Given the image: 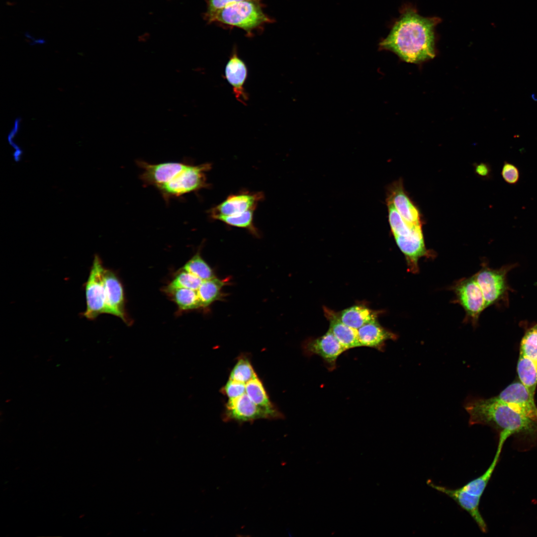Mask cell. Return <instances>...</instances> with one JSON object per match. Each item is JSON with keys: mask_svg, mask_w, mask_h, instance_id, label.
Here are the masks:
<instances>
[{"mask_svg": "<svg viewBox=\"0 0 537 537\" xmlns=\"http://www.w3.org/2000/svg\"><path fill=\"white\" fill-rule=\"evenodd\" d=\"M475 172L477 175L485 177L489 174V168L486 164L481 163L476 167Z\"/></svg>", "mask_w": 537, "mask_h": 537, "instance_id": "d6a6232c", "label": "cell"}, {"mask_svg": "<svg viewBox=\"0 0 537 537\" xmlns=\"http://www.w3.org/2000/svg\"><path fill=\"white\" fill-rule=\"evenodd\" d=\"M428 484L435 490L442 492L454 500L461 508L465 510L476 522L483 533L487 532V525L479 511L480 496L472 494L462 489H452L437 485L431 481Z\"/></svg>", "mask_w": 537, "mask_h": 537, "instance_id": "4fadbf2b", "label": "cell"}, {"mask_svg": "<svg viewBox=\"0 0 537 537\" xmlns=\"http://www.w3.org/2000/svg\"><path fill=\"white\" fill-rule=\"evenodd\" d=\"M282 418L277 409H268L254 403L246 393L235 399H228L225 405L223 419L226 421L252 422L260 419Z\"/></svg>", "mask_w": 537, "mask_h": 537, "instance_id": "52a82bcc", "label": "cell"}, {"mask_svg": "<svg viewBox=\"0 0 537 537\" xmlns=\"http://www.w3.org/2000/svg\"><path fill=\"white\" fill-rule=\"evenodd\" d=\"M304 348L307 354L319 356L333 367L338 357L347 351L329 330L322 336L306 342Z\"/></svg>", "mask_w": 537, "mask_h": 537, "instance_id": "5bb4252c", "label": "cell"}, {"mask_svg": "<svg viewBox=\"0 0 537 537\" xmlns=\"http://www.w3.org/2000/svg\"><path fill=\"white\" fill-rule=\"evenodd\" d=\"M227 282L216 277L203 280L197 290L201 307H207L218 300L221 295V289Z\"/></svg>", "mask_w": 537, "mask_h": 537, "instance_id": "7402d4cb", "label": "cell"}, {"mask_svg": "<svg viewBox=\"0 0 537 537\" xmlns=\"http://www.w3.org/2000/svg\"><path fill=\"white\" fill-rule=\"evenodd\" d=\"M229 399L236 398L246 392V384L229 379L221 389Z\"/></svg>", "mask_w": 537, "mask_h": 537, "instance_id": "f546056e", "label": "cell"}, {"mask_svg": "<svg viewBox=\"0 0 537 537\" xmlns=\"http://www.w3.org/2000/svg\"><path fill=\"white\" fill-rule=\"evenodd\" d=\"M257 377L250 359L242 356L238 358L232 369L229 379L246 384Z\"/></svg>", "mask_w": 537, "mask_h": 537, "instance_id": "d4e9b609", "label": "cell"}, {"mask_svg": "<svg viewBox=\"0 0 537 537\" xmlns=\"http://www.w3.org/2000/svg\"><path fill=\"white\" fill-rule=\"evenodd\" d=\"M358 339L361 346L381 349L384 342L394 340L395 334L382 327L376 320L358 329Z\"/></svg>", "mask_w": 537, "mask_h": 537, "instance_id": "e0dca14e", "label": "cell"}, {"mask_svg": "<svg viewBox=\"0 0 537 537\" xmlns=\"http://www.w3.org/2000/svg\"><path fill=\"white\" fill-rule=\"evenodd\" d=\"M166 291L179 307L182 310H191L201 307L197 290L184 288H167Z\"/></svg>", "mask_w": 537, "mask_h": 537, "instance_id": "603a6c76", "label": "cell"}, {"mask_svg": "<svg viewBox=\"0 0 537 537\" xmlns=\"http://www.w3.org/2000/svg\"><path fill=\"white\" fill-rule=\"evenodd\" d=\"M245 393L260 406L268 409L277 408L270 400L262 381L258 376L246 384Z\"/></svg>", "mask_w": 537, "mask_h": 537, "instance_id": "cb8c5ba5", "label": "cell"}, {"mask_svg": "<svg viewBox=\"0 0 537 537\" xmlns=\"http://www.w3.org/2000/svg\"><path fill=\"white\" fill-rule=\"evenodd\" d=\"M203 280L191 273L183 270L172 280L167 288H184L197 290Z\"/></svg>", "mask_w": 537, "mask_h": 537, "instance_id": "f1b7e54d", "label": "cell"}, {"mask_svg": "<svg viewBox=\"0 0 537 537\" xmlns=\"http://www.w3.org/2000/svg\"><path fill=\"white\" fill-rule=\"evenodd\" d=\"M496 398L520 414L537 422V407L534 396L520 381L509 385Z\"/></svg>", "mask_w": 537, "mask_h": 537, "instance_id": "30bf717a", "label": "cell"}, {"mask_svg": "<svg viewBox=\"0 0 537 537\" xmlns=\"http://www.w3.org/2000/svg\"><path fill=\"white\" fill-rule=\"evenodd\" d=\"M246 0H206L205 17L208 20L217 11L231 3Z\"/></svg>", "mask_w": 537, "mask_h": 537, "instance_id": "4dcf8cb0", "label": "cell"}, {"mask_svg": "<svg viewBox=\"0 0 537 537\" xmlns=\"http://www.w3.org/2000/svg\"><path fill=\"white\" fill-rule=\"evenodd\" d=\"M520 354L537 362V324L525 333L521 340Z\"/></svg>", "mask_w": 537, "mask_h": 537, "instance_id": "83f0119b", "label": "cell"}, {"mask_svg": "<svg viewBox=\"0 0 537 537\" xmlns=\"http://www.w3.org/2000/svg\"><path fill=\"white\" fill-rule=\"evenodd\" d=\"M325 312L330 322L329 330L347 350L361 346L357 329L344 323L335 313L327 309Z\"/></svg>", "mask_w": 537, "mask_h": 537, "instance_id": "ac0fdd59", "label": "cell"}, {"mask_svg": "<svg viewBox=\"0 0 537 537\" xmlns=\"http://www.w3.org/2000/svg\"><path fill=\"white\" fill-rule=\"evenodd\" d=\"M456 302L465 312L466 317L474 324L486 308L482 292L473 275L457 281L452 287Z\"/></svg>", "mask_w": 537, "mask_h": 537, "instance_id": "ba28073f", "label": "cell"}, {"mask_svg": "<svg viewBox=\"0 0 537 537\" xmlns=\"http://www.w3.org/2000/svg\"><path fill=\"white\" fill-rule=\"evenodd\" d=\"M247 68L244 62L238 56L234 49L225 67V76L231 85L236 98L245 104L248 95L244 88L247 77Z\"/></svg>", "mask_w": 537, "mask_h": 537, "instance_id": "2e32d148", "label": "cell"}, {"mask_svg": "<svg viewBox=\"0 0 537 537\" xmlns=\"http://www.w3.org/2000/svg\"><path fill=\"white\" fill-rule=\"evenodd\" d=\"M504 180L510 184L516 183L519 179V172L514 165L506 163L503 166L501 172Z\"/></svg>", "mask_w": 537, "mask_h": 537, "instance_id": "1f68e13d", "label": "cell"}, {"mask_svg": "<svg viewBox=\"0 0 537 537\" xmlns=\"http://www.w3.org/2000/svg\"><path fill=\"white\" fill-rule=\"evenodd\" d=\"M469 423L488 425L500 430V435L509 437L515 434L537 435V422L520 414L498 400L470 398L464 404Z\"/></svg>", "mask_w": 537, "mask_h": 537, "instance_id": "7a4b0ae2", "label": "cell"}, {"mask_svg": "<svg viewBox=\"0 0 537 537\" xmlns=\"http://www.w3.org/2000/svg\"><path fill=\"white\" fill-rule=\"evenodd\" d=\"M517 370L520 381L535 396L537 386V362L520 354Z\"/></svg>", "mask_w": 537, "mask_h": 537, "instance_id": "ffe728a7", "label": "cell"}, {"mask_svg": "<svg viewBox=\"0 0 537 537\" xmlns=\"http://www.w3.org/2000/svg\"><path fill=\"white\" fill-rule=\"evenodd\" d=\"M377 314L365 306L356 305L344 310L338 316L344 323L358 330L365 324L376 320Z\"/></svg>", "mask_w": 537, "mask_h": 537, "instance_id": "d6986e66", "label": "cell"}, {"mask_svg": "<svg viewBox=\"0 0 537 537\" xmlns=\"http://www.w3.org/2000/svg\"><path fill=\"white\" fill-rule=\"evenodd\" d=\"M211 167L210 163L195 165L187 163L181 170L158 190L168 203L172 198L206 188L208 186L207 173Z\"/></svg>", "mask_w": 537, "mask_h": 537, "instance_id": "5b68a950", "label": "cell"}, {"mask_svg": "<svg viewBox=\"0 0 537 537\" xmlns=\"http://www.w3.org/2000/svg\"><path fill=\"white\" fill-rule=\"evenodd\" d=\"M182 269L202 280L215 277L213 270L199 253L194 255L184 265Z\"/></svg>", "mask_w": 537, "mask_h": 537, "instance_id": "484cf974", "label": "cell"}, {"mask_svg": "<svg viewBox=\"0 0 537 537\" xmlns=\"http://www.w3.org/2000/svg\"><path fill=\"white\" fill-rule=\"evenodd\" d=\"M105 303V313L117 316L126 322L122 285L111 270L104 268L103 275Z\"/></svg>", "mask_w": 537, "mask_h": 537, "instance_id": "7c38bea8", "label": "cell"}, {"mask_svg": "<svg viewBox=\"0 0 537 537\" xmlns=\"http://www.w3.org/2000/svg\"><path fill=\"white\" fill-rule=\"evenodd\" d=\"M531 97L532 99H533V100L537 102V95L536 94H535V93H533L531 94Z\"/></svg>", "mask_w": 537, "mask_h": 537, "instance_id": "836d02e7", "label": "cell"}, {"mask_svg": "<svg viewBox=\"0 0 537 537\" xmlns=\"http://www.w3.org/2000/svg\"><path fill=\"white\" fill-rule=\"evenodd\" d=\"M386 200L390 201L409 225H422V215L418 206L405 191L401 179L390 184L387 187Z\"/></svg>", "mask_w": 537, "mask_h": 537, "instance_id": "8fae6325", "label": "cell"}, {"mask_svg": "<svg viewBox=\"0 0 537 537\" xmlns=\"http://www.w3.org/2000/svg\"><path fill=\"white\" fill-rule=\"evenodd\" d=\"M255 211L250 210L238 215L222 217L218 220L231 226L246 229L252 234L258 236V231L254 226L253 222Z\"/></svg>", "mask_w": 537, "mask_h": 537, "instance_id": "4316f807", "label": "cell"}, {"mask_svg": "<svg viewBox=\"0 0 537 537\" xmlns=\"http://www.w3.org/2000/svg\"><path fill=\"white\" fill-rule=\"evenodd\" d=\"M391 231L398 248L404 255L408 269L412 273L419 271L422 258H429L433 254L426 248L422 225H411L402 218L393 204L386 201Z\"/></svg>", "mask_w": 537, "mask_h": 537, "instance_id": "3957f363", "label": "cell"}, {"mask_svg": "<svg viewBox=\"0 0 537 537\" xmlns=\"http://www.w3.org/2000/svg\"><path fill=\"white\" fill-rule=\"evenodd\" d=\"M104 269L100 257L94 255L88 279L84 284L86 309L82 315L88 320H93L105 313Z\"/></svg>", "mask_w": 537, "mask_h": 537, "instance_id": "8992f818", "label": "cell"}, {"mask_svg": "<svg viewBox=\"0 0 537 537\" xmlns=\"http://www.w3.org/2000/svg\"><path fill=\"white\" fill-rule=\"evenodd\" d=\"M244 30L251 34L271 19L263 10L260 0H246L229 4L217 11L208 20Z\"/></svg>", "mask_w": 537, "mask_h": 537, "instance_id": "277c9868", "label": "cell"}, {"mask_svg": "<svg viewBox=\"0 0 537 537\" xmlns=\"http://www.w3.org/2000/svg\"><path fill=\"white\" fill-rule=\"evenodd\" d=\"M473 276L482 292L486 307L494 303L504 292L505 282L501 272L483 268Z\"/></svg>", "mask_w": 537, "mask_h": 537, "instance_id": "9a60e30c", "label": "cell"}, {"mask_svg": "<svg viewBox=\"0 0 537 537\" xmlns=\"http://www.w3.org/2000/svg\"><path fill=\"white\" fill-rule=\"evenodd\" d=\"M264 198L262 192L241 191L229 195L224 200L208 211L211 219L218 220L224 216L238 215L250 210H256Z\"/></svg>", "mask_w": 537, "mask_h": 537, "instance_id": "9c48e42d", "label": "cell"}, {"mask_svg": "<svg viewBox=\"0 0 537 537\" xmlns=\"http://www.w3.org/2000/svg\"><path fill=\"white\" fill-rule=\"evenodd\" d=\"M506 440L504 437L499 436L495 455L488 468L482 475L470 481L462 487L461 489L472 494L480 497L482 496L497 465L503 445Z\"/></svg>", "mask_w": 537, "mask_h": 537, "instance_id": "44dd1931", "label": "cell"}, {"mask_svg": "<svg viewBox=\"0 0 537 537\" xmlns=\"http://www.w3.org/2000/svg\"><path fill=\"white\" fill-rule=\"evenodd\" d=\"M387 37L379 43L381 50L392 52L402 61L418 64L435 56V29L441 19L424 17L413 7L401 8Z\"/></svg>", "mask_w": 537, "mask_h": 537, "instance_id": "6da1fadb", "label": "cell"}]
</instances>
